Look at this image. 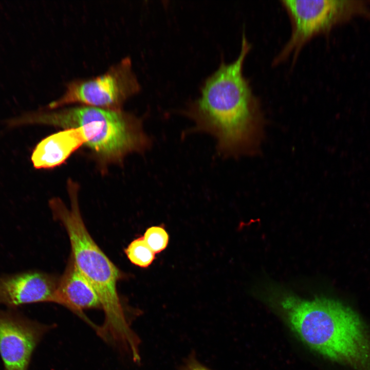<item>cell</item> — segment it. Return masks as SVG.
I'll return each mask as SVG.
<instances>
[{"mask_svg": "<svg viewBox=\"0 0 370 370\" xmlns=\"http://www.w3.org/2000/svg\"><path fill=\"white\" fill-rule=\"evenodd\" d=\"M258 292L310 349L354 370H370V330L351 308L326 297L304 299L271 283Z\"/></svg>", "mask_w": 370, "mask_h": 370, "instance_id": "obj_1", "label": "cell"}, {"mask_svg": "<svg viewBox=\"0 0 370 370\" xmlns=\"http://www.w3.org/2000/svg\"><path fill=\"white\" fill-rule=\"evenodd\" d=\"M251 47L244 32L237 58L230 63L222 62L203 83L200 97L183 111L194 124L192 131L213 136L223 156L246 151L260 119L258 100L243 74Z\"/></svg>", "mask_w": 370, "mask_h": 370, "instance_id": "obj_2", "label": "cell"}, {"mask_svg": "<svg viewBox=\"0 0 370 370\" xmlns=\"http://www.w3.org/2000/svg\"><path fill=\"white\" fill-rule=\"evenodd\" d=\"M68 182L70 208L58 198L50 200L49 207L53 217L67 232L75 265L99 298L105 317L96 332L104 341L122 351L135 350L140 340L131 327L117 292L121 273L89 234L79 210L78 186L72 181Z\"/></svg>", "mask_w": 370, "mask_h": 370, "instance_id": "obj_3", "label": "cell"}, {"mask_svg": "<svg viewBox=\"0 0 370 370\" xmlns=\"http://www.w3.org/2000/svg\"><path fill=\"white\" fill-rule=\"evenodd\" d=\"M17 124H43L62 127H81L88 146L101 160L120 161L133 152H143L152 141L142 121L122 109L79 105L28 113Z\"/></svg>", "mask_w": 370, "mask_h": 370, "instance_id": "obj_4", "label": "cell"}, {"mask_svg": "<svg viewBox=\"0 0 370 370\" xmlns=\"http://www.w3.org/2000/svg\"><path fill=\"white\" fill-rule=\"evenodd\" d=\"M291 24V35L274 58L278 64L292 55L294 61L301 48L317 35L357 15L370 17L366 1L337 0H281Z\"/></svg>", "mask_w": 370, "mask_h": 370, "instance_id": "obj_5", "label": "cell"}, {"mask_svg": "<svg viewBox=\"0 0 370 370\" xmlns=\"http://www.w3.org/2000/svg\"><path fill=\"white\" fill-rule=\"evenodd\" d=\"M140 85L130 58L122 59L104 73L86 79H75L66 85L63 94L51 101L48 109L79 103L99 108L120 110L123 103L138 93Z\"/></svg>", "mask_w": 370, "mask_h": 370, "instance_id": "obj_6", "label": "cell"}, {"mask_svg": "<svg viewBox=\"0 0 370 370\" xmlns=\"http://www.w3.org/2000/svg\"><path fill=\"white\" fill-rule=\"evenodd\" d=\"M50 328L16 309H0V356L4 370H28L34 349Z\"/></svg>", "mask_w": 370, "mask_h": 370, "instance_id": "obj_7", "label": "cell"}, {"mask_svg": "<svg viewBox=\"0 0 370 370\" xmlns=\"http://www.w3.org/2000/svg\"><path fill=\"white\" fill-rule=\"evenodd\" d=\"M57 286L51 276L39 271L0 275V305L16 309L34 303H54Z\"/></svg>", "mask_w": 370, "mask_h": 370, "instance_id": "obj_8", "label": "cell"}, {"mask_svg": "<svg viewBox=\"0 0 370 370\" xmlns=\"http://www.w3.org/2000/svg\"><path fill=\"white\" fill-rule=\"evenodd\" d=\"M54 303L66 307L96 330L98 325L83 313V310L101 308L99 298L93 286L79 272L72 260L57 286Z\"/></svg>", "mask_w": 370, "mask_h": 370, "instance_id": "obj_9", "label": "cell"}, {"mask_svg": "<svg viewBox=\"0 0 370 370\" xmlns=\"http://www.w3.org/2000/svg\"><path fill=\"white\" fill-rule=\"evenodd\" d=\"M86 142L81 127L66 128L42 140L33 150L31 160L38 169L54 168L62 164Z\"/></svg>", "mask_w": 370, "mask_h": 370, "instance_id": "obj_10", "label": "cell"}, {"mask_svg": "<svg viewBox=\"0 0 370 370\" xmlns=\"http://www.w3.org/2000/svg\"><path fill=\"white\" fill-rule=\"evenodd\" d=\"M125 253L132 263L142 268L149 266L155 258V253L143 237L133 240L125 249Z\"/></svg>", "mask_w": 370, "mask_h": 370, "instance_id": "obj_11", "label": "cell"}, {"mask_svg": "<svg viewBox=\"0 0 370 370\" xmlns=\"http://www.w3.org/2000/svg\"><path fill=\"white\" fill-rule=\"evenodd\" d=\"M143 238L155 253L163 250L169 242L168 233L163 227L159 226L149 228L145 232Z\"/></svg>", "mask_w": 370, "mask_h": 370, "instance_id": "obj_12", "label": "cell"}, {"mask_svg": "<svg viewBox=\"0 0 370 370\" xmlns=\"http://www.w3.org/2000/svg\"><path fill=\"white\" fill-rule=\"evenodd\" d=\"M178 370H212L201 363L196 358L195 354L191 353L185 359L183 363L180 366Z\"/></svg>", "mask_w": 370, "mask_h": 370, "instance_id": "obj_13", "label": "cell"}]
</instances>
